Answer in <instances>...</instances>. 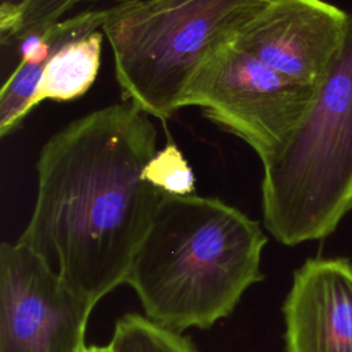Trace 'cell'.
<instances>
[{"label": "cell", "mask_w": 352, "mask_h": 352, "mask_svg": "<svg viewBox=\"0 0 352 352\" xmlns=\"http://www.w3.org/2000/svg\"><path fill=\"white\" fill-rule=\"evenodd\" d=\"M349 12L324 0H272L232 44L271 69L316 87L340 48Z\"/></svg>", "instance_id": "52a82bcc"}, {"label": "cell", "mask_w": 352, "mask_h": 352, "mask_svg": "<svg viewBox=\"0 0 352 352\" xmlns=\"http://www.w3.org/2000/svg\"><path fill=\"white\" fill-rule=\"evenodd\" d=\"M95 1H113V3H122L126 0H82V3H95Z\"/></svg>", "instance_id": "5bb4252c"}, {"label": "cell", "mask_w": 352, "mask_h": 352, "mask_svg": "<svg viewBox=\"0 0 352 352\" xmlns=\"http://www.w3.org/2000/svg\"><path fill=\"white\" fill-rule=\"evenodd\" d=\"M144 179L164 194L191 195L195 191V176L180 148L168 142L155 151L144 168Z\"/></svg>", "instance_id": "7c38bea8"}, {"label": "cell", "mask_w": 352, "mask_h": 352, "mask_svg": "<svg viewBox=\"0 0 352 352\" xmlns=\"http://www.w3.org/2000/svg\"><path fill=\"white\" fill-rule=\"evenodd\" d=\"M82 0H21L4 1L0 8L1 43H19L25 36L47 29Z\"/></svg>", "instance_id": "8fae6325"}, {"label": "cell", "mask_w": 352, "mask_h": 352, "mask_svg": "<svg viewBox=\"0 0 352 352\" xmlns=\"http://www.w3.org/2000/svg\"><path fill=\"white\" fill-rule=\"evenodd\" d=\"M272 0H126L102 25L124 102L169 118L201 66Z\"/></svg>", "instance_id": "277c9868"}, {"label": "cell", "mask_w": 352, "mask_h": 352, "mask_svg": "<svg viewBox=\"0 0 352 352\" xmlns=\"http://www.w3.org/2000/svg\"><path fill=\"white\" fill-rule=\"evenodd\" d=\"M316 87L290 80L230 43L201 66L180 106L201 109L206 118L242 139L265 164L289 140Z\"/></svg>", "instance_id": "5b68a950"}, {"label": "cell", "mask_w": 352, "mask_h": 352, "mask_svg": "<svg viewBox=\"0 0 352 352\" xmlns=\"http://www.w3.org/2000/svg\"><path fill=\"white\" fill-rule=\"evenodd\" d=\"M258 221L214 197L162 194L125 283L169 330L209 329L263 279Z\"/></svg>", "instance_id": "7a4b0ae2"}, {"label": "cell", "mask_w": 352, "mask_h": 352, "mask_svg": "<svg viewBox=\"0 0 352 352\" xmlns=\"http://www.w3.org/2000/svg\"><path fill=\"white\" fill-rule=\"evenodd\" d=\"M94 302L21 242L0 246V352H84Z\"/></svg>", "instance_id": "8992f818"}, {"label": "cell", "mask_w": 352, "mask_h": 352, "mask_svg": "<svg viewBox=\"0 0 352 352\" xmlns=\"http://www.w3.org/2000/svg\"><path fill=\"white\" fill-rule=\"evenodd\" d=\"M286 352H352V263L309 258L283 304Z\"/></svg>", "instance_id": "ba28073f"}, {"label": "cell", "mask_w": 352, "mask_h": 352, "mask_svg": "<svg viewBox=\"0 0 352 352\" xmlns=\"http://www.w3.org/2000/svg\"><path fill=\"white\" fill-rule=\"evenodd\" d=\"M109 346L113 352H197L190 338L135 312L117 319Z\"/></svg>", "instance_id": "30bf717a"}, {"label": "cell", "mask_w": 352, "mask_h": 352, "mask_svg": "<svg viewBox=\"0 0 352 352\" xmlns=\"http://www.w3.org/2000/svg\"><path fill=\"white\" fill-rule=\"evenodd\" d=\"M103 36V30L96 29L65 43L51 55L37 89V106L47 99L73 100L91 88L100 67Z\"/></svg>", "instance_id": "9c48e42d"}, {"label": "cell", "mask_w": 352, "mask_h": 352, "mask_svg": "<svg viewBox=\"0 0 352 352\" xmlns=\"http://www.w3.org/2000/svg\"><path fill=\"white\" fill-rule=\"evenodd\" d=\"M263 170L264 227L286 246L326 238L352 209V12L307 113Z\"/></svg>", "instance_id": "3957f363"}, {"label": "cell", "mask_w": 352, "mask_h": 352, "mask_svg": "<svg viewBox=\"0 0 352 352\" xmlns=\"http://www.w3.org/2000/svg\"><path fill=\"white\" fill-rule=\"evenodd\" d=\"M84 352H113V351L110 349V346H109V345H106V346H99V345H91V346H87Z\"/></svg>", "instance_id": "4fadbf2b"}, {"label": "cell", "mask_w": 352, "mask_h": 352, "mask_svg": "<svg viewBox=\"0 0 352 352\" xmlns=\"http://www.w3.org/2000/svg\"><path fill=\"white\" fill-rule=\"evenodd\" d=\"M155 151L157 129L132 102L73 120L40 150L34 206L18 242L96 304L125 283L162 198L143 175Z\"/></svg>", "instance_id": "6da1fadb"}]
</instances>
